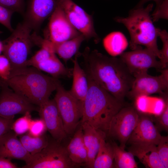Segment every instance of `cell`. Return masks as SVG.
<instances>
[{
  "mask_svg": "<svg viewBox=\"0 0 168 168\" xmlns=\"http://www.w3.org/2000/svg\"><path fill=\"white\" fill-rule=\"evenodd\" d=\"M81 54L83 69L87 77L124 102L134 77L120 58L110 57L86 47Z\"/></svg>",
  "mask_w": 168,
  "mask_h": 168,
  "instance_id": "obj_1",
  "label": "cell"
},
{
  "mask_svg": "<svg viewBox=\"0 0 168 168\" xmlns=\"http://www.w3.org/2000/svg\"><path fill=\"white\" fill-rule=\"evenodd\" d=\"M2 42L0 41V54L2 53Z\"/></svg>",
  "mask_w": 168,
  "mask_h": 168,
  "instance_id": "obj_41",
  "label": "cell"
},
{
  "mask_svg": "<svg viewBox=\"0 0 168 168\" xmlns=\"http://www.w3.org/2000/svg\"><path fill=\"white\" fill-rule=\"evenodd\" d=\"M151 0L155 1L156 3V6H157L163 0H140L135 8L143 7V5L146 2Z\"/></svg>",
  "mask_w": 168,
  "mask_h": 168,
  "instance_id": "obj_40",
  "label": "cell"
},
{
  "mask_svg": "<svg viewBox=\"0 0 168 168\" xmlns=\"http://www.w3.org/2000/svg\"><path fill=\"white\" fill-rule=\"evenodd\" d=\"M80 53L77 54L73 60L74 64L72 68L73 82L69 91L77 100L83 102L88 89V82L87 75L80 66L77 57Z\"/></svg>",
  "mask_w": 168,
  "mask_h": 168,
  "instance_id": "obj_21",
  "label": "cell"
},
{
  "mask_svg": "<svg viewBox=\"0 0 168 168\" xmlns=\"http://www.w3.org/2000/svg\"><path fill=\"white\" fill-rule=\"evenodd\" d=\"M11 73V66L7 58L0 54V81H4L9 77Z\"/></svg>",
  "mask_w": 168,
  "mask_h": 168,
  "instance_id": "obj_35",
  "label": "cell"
},
{
  "mask_svg": "<svg viewBox=\"0 0 168 168\" xmlns=\"http://www.w3.org/2000/svg\"><path fill=\"white\" fill-rule=\"evenodd\" d=\"M14 119H9L0 116V138L12 130Z\"/></svg>",
  "mask_w": 168,
  "mask_h": 168,
  "instance_id": "obj_38",
  "label": "cell"
},
{
  "mask_svg": "<svg viewBox=\"0 0 168 168\" xmlns=\"http://www.w3.org/2000/svg\"><path fill=\"white\" fill-rule=\"evenodd\" d=\"M114 151V164L117 168H136L137 164L134 156L125 148L118 146L115 143L112 144Z\"/></svg>",
  "mask_w": 168,
  "mask_h": 168,
  "instance_id": "obj_28",
  "label": "cell"
},
{
  "mask_svg": "<svg viewBox=\"0 0 168 168\" xmlns=\"http://www.w3.org/2000/svg\"><path fill=\"white\" fill-rule=\"evenodd\" d=\"M83 138L87 152L88 168H93L94 162L97 154L101 140L106 137L104 132L97 129L86 123L81 124Z\"/></svg>",
  "mask_w": 168,
  "mask_h": 168,
  "instance_id": "obj_18",
  "label": "cell"
},
{
  "mask_svg": "<svg viewBox=\"0 0 168 168\" xmlns=\"http://www.w3.org/2000/svg\"><path fill=\"white\" fill-rule=\"evenodd\" d=\"M168 0H163L159 4L156 6V9L152 15V21H157L160 19H168Z\"/></svg>",
  "mask_w": 168,
  "mask_h": 168,
  "instance_id": "obj_33",
  "label": "cell"
},
{
  "mask_svg": "<svg viewBox=\"0 0 168 168\" xmlns=\"http://www.w3.org/2000/svg\"><path fill=\"white\" fill-rule=\"evenodd\" d=\"M49 24V39L53 43H58L73 38L81 34L68 20L59 1L50 16Z\"/></svg>",
  "mask_w": 168,
  "mask_h": 168,
  "instance_id": "obj_13",
  "label": "cell"
},
{
  "mask_svg": "<svg viewBox=\"0 0 168 168\" xmlns=\"http://www.w3.org/2000/svg\"><path fill=\"white\" fill-rule=\"evenodd\" d=\"M138 118L139 113L134 107H123L112 118L107 134L118 140L119 146L125 148Z\"/></svg>",
  "mask_w": 168,
  "mask_h": 168,
  "instance_id": "obj_8",
  "label": "cell"
},
{
  "mask_svg": "<svg viewBox=\"0 0 168 168\" xmlns=\"http://www.w3.org/2000/svg\"><path fill=\"white\" fill-rule=\"evenodd\" d=\"M12 11L0 5V23L12 32L14 30L11 23Z\"/></svg>",
  "mask_w": 168,
  "mask_h": 168,
  "instance_id": "obj_36",
  "label": "cell"
},
{
  "mask_svg": "<svg viewBox=\"0 0 168 168\" xmlns=\"http://www.w3.org/2000/svg\"><path fill=\"white\" fill-rule=\"evenodd\" d=\"M165 103L164 107L159 115L152 117L154 123L158 130L168 131V91H164L160 94Z\"/></svg>",
  "mask_w": 168,
  "mask_h": 168,
  "instance_id": "obj_29",
  "label": "cell"
},
{
  "mask_svg": "<svg viewBox=\"0 0 168 168\" xmlns=\"http://www.w3.org/2000/svg\"><path fill=\"white\" fill-rule=\"evenodd\" d=\"M54 100L63 121L66 134H73L82 117L83 102L66 90L57 79Z\"/></svg>",
  "mask_w": 168,
  "mask_h": 168,
  "instance_id": "obj_6",
  "label": "cell"
},
{
  "mask_svg": "<svg viewBox=\"0 0 168 168\" xmlns=\"http://www.w3.org/2000/svg\"><path fill=\"white\" fill-rule=\"evenodd\" d=\"M135 100V108L140 113L157 116L162 111L165 105L163 99L141 95Z\"/></svg>",
  "mask_w": 168,
  "mask_h": 168,
  "instance_id": "obj_23",
  "label": "cell"
},
{
  "mask_svg": "<svg viewBox=\"0 0 168 168\" xmlns=\"http://www.w3.org/2000/svg\"><path fill=\"white\" fill-rule=\"evenodd\" d=\"M159 158L165 168H168V137L162 136L156 146Z\"/></svg>",
  "mask_w": 168,
  "mask_h": 168,
  "instance_id": "obj_32",
  "label": "cell"
},
{
  "mask_svg": "<svg viewBox=\"0 0 168 168\" xmlns=\"http://www.w3.org/2000/svg\"><path fill=\"white\" fill-rule=\"evenodd\" d=\"M3 32L1 31H0V35Z\"/></svg>",
  "mask_w": 168,
  "mask_h": 168,
  "instance_id": "obj_42",
  "label": "cell"
},
{
  "mask_svg": "<svg viewBox=\"0 0 168 168\" xmlns=\"http://www.w3.org/2000/svg\"><path fill=\"white\" fill-rule=\"evenodd\" d=\"M68 20L86 39L93 38L96 43L100 40L95 30L92 16L72 0H60Z\"/></svg>",
  "mask_w": 168,
  "mask_h": 168,
  "instance_id": "obj_11",
  "label": "cell"
},
{
  "mask_svg": "<svg viewBox=\"0 0 168 168\" xmlns=\"http://www.w3.org/2000/svg\"><path fill=\"white\" fill-rule=\"evenodd\" d=\"M120 56L133 76L147 72L151 68L162 69L160 61L156 59L153 52L147 48L143 49L140 46L131 51L124 52Z\"/></svg>",
  "mask_w": 168,
  "mask_h": 168,
  "instance_id": "obj_12",
  "label": "cell"
},
{
  "mask_svg": "<svg viewBox=\"0 0 168 168\" xmlns=\"http://www.w3.org/2000/svg\"><path fill=\"white\" fill-rule=\"evenodd\" d=\"M153 6L150 4L145 8H134L129 11L127 17L117 16L114 20L123 24L128 30L131 38L129 45L132 50L143 45L160 59V50L157 42V28L153 25L150 15Z\"/></svg>",
  "mask_w": 168,
  "mask_h": 168,
  "instance_id": "obj_4",
  "label": "cell"
},
{
  "mask_svg": "<svg viewBox=\"0 0 168 168\" xmlns=\"http://www.w3.org/2000/svg\"><path fill=\"white\" fill-rule=\"evenodd\" d=\"M32 29L25 21L18 24L11 35L2 41V53L11 64V74L28 67L27 58L33 41L30 34Z\"/></svg>",
  "mask_w": 168,
  "mask_h": 168,
  "instance_id": "obj_5",
  "label": "cell"
},
{
  "mask_svg": "<svg viewBox=\"0 0 168 168\" xmlns=\"http://www.w3.org/2000/svg\"><path fill=\"white\" fill-rule=\"evenodd\" d=\"M0 116L14 119L15 115L25 114L27 112L38 111L39 107L11 90L4 82L0 81Z\"/></svg>",
  "mask_w": 168,
  "mask_h": 168,
  "instance_id": "obj_10",
  "label": "cell"
},
{
  "mask_svg": "<svg viewBox=\"0 0 168 168\" xmlns=\"http://www.w3.org/2000/svg\"><path fill=\"white\" fill-rule=\"evenodd\" d=\"M57 79L30 66L12 73L7 80L1 81L39 107L49 99L51 93L56 90Z\"/></svg>",
  "mask_w": 168,
  "mask_h": 168,
  "instance_id": "obj_3",
  "label": "cell"
},
{
  "mask_svg": "<svg viewBox=\"0 0 168 168\" xmlns=\"http://www.w3.org/2000/svg\"><path fill=\"white\" fill-rule=\"evenodd\" d=\"M40 118L44 121L53 139L61 142L66 136L61 116L54 99H49L39 106Z\"/></svg>",
  "mask_w": 168,
  "mask_h": 168,
  "instance_id": "obj_15",
  "label": "cell"
},
{
  "mask_svg": "<svg viewBox=\"0 0 168 168\" xmlns=\"http://www.w3.org/2000/svg\"><path fill=\"white\" fill-rule=\"evenodd\" d=\"M87 77L89 87L83 102L81 124L86 123L107 134L112 118L124 107V102Z\"/></svg>",
  "mask_w": 168,
  "mask_h": 168,
  "instance_id": "obj_2",
  "label": "cell"
},
{
  "mask_svg": "<svg viewBox=\"0 0 168 168\" xmlns=\"http://www.w3.org/2000/svg\"><path fill=\"white\" fill-rule=\"evenodd\" d=\"M59 0H29L25 21L32 29H37L51 16Z\"/></svg>",
  "mask_w": 168,
  "mask_h": 168,
  "instance_id": "obj_16",
  "label": "cell"
},
{
  "mask_svg": "<svg viewBox=\"0 0 168 168\" xmlns=\"http://www.w3.org/2000/svg\"><path fill=\"white\" fill-rule=\"evenodd\" d=\"M128 152L137 157L146 168H165L153 144H132Z\"/></svg>",
  "mask_w": 168,
  "mask_h": 168,
  "instance_id": "obj_20",
  "label": "cell"
},
{
  "mask_svg": "<svg viewBox=\"0 0 168 168\" xmlns=\"http://www.w3.org/2000/svg\"><path fill=\"white\" fill-rule=\"evenodd\" d=\"M104 46L107 53L112 57L120 55L128 45L127 40L122 33L116 31L107 35L103 40Z\"/></svg>",
  "mask_w": 168,
  "mask_h": 168,
  "instance_id": "obj_26",
  "label": "cell"
},
{
  "mask_svg": "<svg viewBox=\"0 0 168 168\" xmlns=\"http://www.w3.org/2000/svg\"><path fill=\"white\" fill-rule=\"evenodd\" d=\"M15 132L11 130L0 138V156L30 161L31 155L23 146Z\"/></svg>",
  "mask_w": 168,
  "mask_h": 168,
  "instance_id": "obj_17",
  "label": "cell"
},
{
  "mask_svg": "<svg viewBox=\"0 0 168 168\" xmlns=\"http://www.w3.org/2000/svg\"><path fill=\"white\" fill-rule=\"evenodd\" d=\"M86 38L82 34L72 39L58 43L51 42L53 49L65 63L78 53L82 42Z\"/></svg>",
  "mask_w": 168,
  "mask_h": 168,
  "instance_id": "obj_24",
  "label": "cell"
},
{
  "mask_svg": "<svg viewBox=\"0 0 168 168\" xmlns=\"http://www.w3.org/2000/svg\"><path fill=\"white\" fill-rule=\"evenodd\" d=\"M18 168L13 163L10 159L0 156V168Z\"/></svg>",
  "mask_w": 168,
  "mask_h": 168,
  "instance_id": "obj_39",
  "label": "cell"
},
{
  "mask_svg": "<svg viewBox=\"0 0 168 168\" xmlns=\"http://www.w3.org/2000/svg\"><path fill=\"white\" fill-rule=\"evenodd\" d=\"M46 130L45 124L40 118L38 119H32L28 132L33 136H39L44 134Z\"/></svg>",
  "mask_w": 168,
  "mask_h": 168,
  "instance_id": "obj_34",
  "label": "cell"
},
{
  "mask_svg": "<svg viewBox=\"0 0 168 168\" xmlns=\"http://www.w3.org/2000/svg\"><path fill=\"white\" fill-rule=\"evenodd\" d=\"M161 74L156 76L148 74L147 72L133 75L134 80L126 96L134 100L141 95L149 96L155 93L160 94L168 91V69H159Z\"/></svg>",
  "mask_w": 168,
  "mask_h": 168,
  "instance_id": "obj_9",
  "label": "cell"
},
{
  "mask_svg": "<svg viewBox=\"0 0 168 168\" xmlns=\"http://www.w3.org/2000/svg\"><path fill=\"white\" fill-rule=\"evenodd\" d=\"M66 149L69 157L73 162L79 166L82 164H86L87 152L81 126L75 133Z\"/></svg>",
  "mask_w": 168,
  "mask_h": 168,
  "instance_id": "obj_22",
  "label": "cell"
},
{
  "mask_svg": "<svg viewBox=\"0 0 168 168\" xmlns=\"http://www.w3.org/2000/svg\"><path fill=\"white\" fill-rule=\"evenodd\" d=\"M102 138L94 161L93 168H111L114 167V151L112 144Z\"/></svg>",
  "mask_w": 168,
  "mask_h": 168,
  "instance_id": "obj_25",
  "label": "cell"
},
{
  "mask_svg": "<svg viewBox=\"0 0 168 168\" xmlns=\"http://www.w3.org/2000/svg\"><path fill=\"white\" fill-rule=\"evenodd\" d=\"M0 5L14 12L23 11L24 0H0Z\"/></svg>",
  "mask_w": 168,
  "mask_h": 168,
  "instance_id": "obj_37",
  "label": "cell"
},
{
  "mask_svg": "<svg viewBox=\"0 0 168 168\" xmlns=\"http://www.w3.org/2000/svg\"><path fill=\"white\" fill-rule=\"evenodd\" d=\"M137 124L127 142L132 144L157 145L161 137L150 115L139 113Z\"/></svg>",
  "mask_w": 168,
  "mask_h": 168,
  "instance_id": "obj_14",
  "label": "cell"
},
{
  "mask_svg": "<svg viewBox=\"0 0 168 168\" xmlns=\"http://www.w3.org/2000/svg\"><path fill=\"white\" fill-rule=\"evenodd\" d=\"M19 139L25 149L31 155L41 151L46 146L49 141V139L45 134L39 136H34L28 132L20 135Z\"/></svg>",
  "mask_w": 168,
  "mask_h": 168,
  "instance_id": "obj_27",
  "label": "cell"
},
{
  "mask_svg": "<svg viewBox=\"0 0 168 168\" xmlns=\"http://www.w3.org/2000/svg\"><path fill=\"white\" fill-rule=\"evenodd\" d=\"M157 34L162 42V47L160 50L161 58L160 62L162 69L167 68L168 65V34L165 30L157 28Z\"/></svg>",
  "mask_w": 168,
  "mask_h": 168,
  "instance_id": "obj_31",
  "label": "cell"
},
{
  "mask_svg": "<svg viewBox=\"0 0 168 168\" xmlns=\"http://www.w3.org/2000/svg\"><path fill=\"white\" fill-rule=\"evenodd\" d=\"M31 67L46 72L56 79L69 78L72 76V68L65 67L53 51L49 52L40 61Z\"/></svg>",
  "mask_w": 168,
  "mask_h": 168,
  "instance_id": "obj_19",
  "label": "cell"
},
{
  "mask_svg": "<svg viewBox=\"0 0 168 168\" xmlns=\"http://www.w3.org/2000/svg\"><path fill=\"white\" fill-rule=\"evenodd\" d=\"M30 113L26 112L22 117L13 122L12 130L17 135H21L28 131L32 120Z\"/></svg>",
  "mask_w": 168,
  "mask_h": 168,
  "instance_id": "obj_30",
  "label": "cell"
},
{
  "mask_svg": "<svg viewBox=\"0 0 168 168\" xmlns=\"http://www.w3.org/2000/svg\"><path fill=\"white\" fill-rule=\"evenodd\" d=\"M41 151L31 155L30 162L23 168H70L79 165L70 159L66 147L54 139Z\"/></svg>",
  "mask_w": 168,
  "mask_h": 168,
  "instance_id": "obj_7",
  "label": "cell"
}]
</instances>
